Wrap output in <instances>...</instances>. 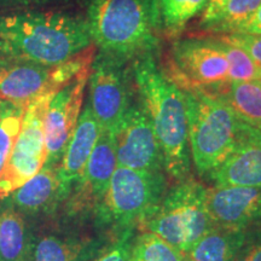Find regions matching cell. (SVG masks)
I'll use <instances>...</instances> for the list:
<instances>
[{
    "instance_id": "6da1fadb",
    "label": "cell",
    "mask_w": 261,
    "mask_h": 261,
    "mask_svg": "<svg viewBox=\"0 0 261 261\" xmlns=\"http://www.w3.org/2000/svg\"><path fill=\"white\" fill-rule=\"evenodd\" d=\"M132 77L154 128L163 171L174 181L185 180L191 171V155L184 93L160 69L154 55L136 58Z\"/></svg>"
},
{
    "instance_id": "7a4b0ae2",
    "label": "cell",
    "mask_w": 261,
    "mask_h": 261,
    "mask_svg": "<svg viewBox=\"0 0 261 261\" xmlns=\"http://www.w3.org/2000/svg\"><path fill=\"white\" fill-rule=\"evenodd\" d=\"M93 45L86 19L62 12L0 17L2 57L54 68Z\"/></svg>"
},
{
    "instance_id": "3957f363",
    "label": "cell",
    "mask_w": 261,
    "mask_h": 261,
    "mask_svg": "<svg viewBox=\"0 0 261 261\" xmlns=\"http://www.w3.org/2000/svg\"><path fill=\"white\" fill-rule=\"evenodd\" d=\"M86 23L99 51L126 61L159 47L155 0H90Z\"/></svg>"
},
{
    "instance_id": "277c9868",
    "label": "cell",
    "mask_w": 261,
    "mask_h": 261,
    "mask_svg": "<svg viewBox=\"0 0 261 261\" xmlns=\"http://www.w3.org/2000/svg\"><path fill=\"white\" fill-rule=\"evenodd\" d=\"M181 91L187 106L191 161L198 174L208 177L233 149L243 121L218 96L198 89Z\"/></svg>"
},
{
    "instance_id": "5b68a950",
    "label": "cell",
    "mask_w": 261,
    "mask_h": 261,
    "mask_svg": "<svg viewBox=\"0 0 261 261\" xmlns=\"http://www.w3.org/2000/svg\"><path fill=\"white\" fill-rule=\"evenodd\" d=\"M167 192L163 172L135 171L117 166L106 194L94 210L99 228L121 233L139 228L156 210Z\"/></svg>"
},
{
    "instance_id": "8992f818",
    "label": "cell",
    "mask_w": 261,
    "mask_h": 261,
    "mask_svg": "<svg viewBox=\"0 0 261 261\" xmlns=\"http://www.w3.org/2000/svg\"><path fill=\"white\" fill-rule=\"evenodd\" d=\"M207 188L185 179L166 192L150 218L139 226L187 255L196 241L213 226L207 211Z\"/></svg>"
},
{
    "instance_id": "52a82bcc",
    "label": "cell",
    "mask_w": 261,
    "mask_h": 261,
    "mask_svg": "<svg viewBox=\"0 0 261 261\" xmlns=\"http://www.w3.org/2000/svg\"><path fill=\"white\" fill-rule=\"evenodd\" d=\"M173 76L179 89H198L218 94L230 84L228 64L221 44L213 35L177 39L171 48Z\"/></svg>"
},
{
    "instance_id": "ba28073f",
    "label": "cell",
    "mask_w": 261,
    "mask_h": 261,
    "mask_svg": "<svg viewBox=\"0 0 261 261\" xmlns=\"http://www.w3.org/2000/svg\"><path fill=\"white\" fill-rule=\"evenodd\" d=\"M55 93L41 94L25 108L14 148L4 172L0 175V200L22 187L45 166V115Z\"/></svg>"
},
{
    "instance_id": "9c48e42d",
    "label": "cell",
    "mask_w": 261,
    "mask_h": 261,
    "mask_svg": "<svg viewBox=\"0 0 261 261\" xmlns=\"http://www.w3.org/2000/svg\"><path fill=\"white\" fill-rule=\"evenodd\" d=\"M126 60L99 51L89 74V104L100 128L113 130L129 107Z\"/></svg>"
},
{
    "instance_id": "30bf717a",
    "label": "cell",
    "mask_w": 261,
    "mask_h": 261,
    "mask_svg": "<svg viewBox=\"0 0 261 261\" xmlns=\"http://www.w3.org/2000/svg\"><path fill=\"white\" fill-rule=\"evenodd\" d=\"M113 133L117 166L135 171L165 172L161 150L143 106L129 104Z\"/></svg>"
},
{
    "instance_id": "8fae6325",
    "label": "cell",
    "mask_w": 261,
    "mask_h": 261,
    "mask_svg": "<svg viewBox=\"0 0 261 261\" xmlns=\"http://www.w3.org/2000/svg\"><path fill=\"white\" fill-rule=\"evenodd\" d=\"M90 69L84 70L54 94L45 115V165L58 166L81 114Z\"/></svg>"
},
{
    "instance_id": "7c38bea8",
    "label": "cell",
    "mask_w": 261,
    "mask_h": 261,
    "mask_svg": "<svg viewBox=\"0 0 261 261\" xmlns=\"http://www.w3.org/2000/svg\"><path fill=\"white\" fill-rule=\"evenodd\" d=\"M117 167L115 139L113 130L102 129L92 150L83 177L71 189L68 201V213L81 215L94 212L106 194Z\"/></svg>"
},
{
    "instance_id": "4fadbf2b",
    "label": "cell",
    "mask_w": 261,
    "mask_h": 261,
    "mask_svg": "<svg viewBox=\"0 0 261 261\" xmlns=\"http://www.w3.org/2000/svg\"><path fill=\"white\" fill-rule=\"evenodd\" d=\"M207 211L212 224L249 230L261 226V189L246 187L207 188Z\"/></svg>"
},
{
    "instance_id": "5bb4252c",
    "label": "cell",
    "mask_w": 261,
    "mask_h": 261,
    "mask_svg": "<svg viewBox=\"0 0 261 261\" xmlns=\"http://www.w3.org/2000/svg\"><path fill=\"white\" fill-rule=\"evenodd\" d=\"M215 187L261 189V132L243 122L233 149L208 175Z\"/></svg>"
},
{
    "instance_id": "9a60e30c",
    "label": "cell",
    "mask_w": 261,
    "mask_h": 261,
    "mask_svg": "<svg viewBox=\"0 0 261 261\" xmlns=\"http://www.w3.org/2000/svg\"><path fill=\"white\" fill-rule=\"evenodd\" d=\"M51 68L0 57V100L27 108L48 90Z\"/></svg>"
},
{
    "instance_id": "2e32d148",
    "label": "cell",
    "mask_w": 261,
    "mask_h": 261,
    "mask_svg": "<svg viewBox=\"0 0 261 261\" xmlns=\"http://www.w3.org/2000/svg\"><path fill=\"white\" fill-rule=\"evenodd\" d=\"M0 201L14 207L27 219L52 213L64 202L58 166L45 165L34 177Z\"/></svg>"
},
{
    "instance_id": "e0dca14e",
    "label": "cell",
    "mask_w": 261,
    "mask_h": 261,
    "mask_svg": "<svg viewBox=\"0 0 261 261\" xmlns=\"http://www.w3.org/2000/svg\"><path fill=\"white\" fill-rule=\"evenodd\" d=\"M100 130L102 128L99 123L94 117L89 104H86L80 114L79 121L71 136L69 144L58 165V178H60L64 201L68 198L74 185L83 177L87 161L99 138Z\"/></svg>"
},
{
    "instance_id": "ac0fdd59",
    "label": "cell",
    "mask_w": 261,
    "mask_h": 261,
    "mask_svg": "<svg viewBox=\"0 0 261 261\" xmlns=\"http://www.w3.org/2000/svg\"><path fill=\"white\" fill-rule=\"evenodd\" d=\"M106 248L103 241L68 232L33 233L28 261H92Z\"/></svg>"
},
{
    "instance_id": "d6986e66",
    "label": "cell",
    "mask_w": 261,
    "mask_h": 261,
    "mask_svg": "<svg viewBox=\"0 0 261 261\" xmlns=\"http://www.w3.org/2000/svg\"><path fill=\"white\" fill-rule=\"evenodd\" d=\"M33 232L27 218L8 203L0 207V261H28Z\"/></svg>"
},
{
    "instance_id": "ffe728a7",
    "label": "cell",
    "mask_w": 261,
    "mask_h": 261,
    "mask_svg": "<svg viewBox=\"0 0 261 261\" xmlns=\"http://www.w3.org/2000/svg\"><path fill=\"white\" fill-rule=\"evenodd\" d=\"M247 230L213 225L187 253L192 261H232L242 246Z\"/></svg>"
},
{
    "instance_id": "44dd1931",
    "label": "cell",
    "mask_w": 261,
    "mask_h": 261,
    "mask_svg": "<svg viewBox=\"0 0 261 261\" xmlns=\"http://www.w3.org/2000/svg\"><path fill=\"white\" fill-rule=\"evenodd\" d=\"M208 0H155V17L160 35L177 38L189 22L204 11Z\"/></svg>"
},
{
    "instance_id": "7402d4cb",
    "label": "cell",
    "mask_w": 261,
    "mask_h": 261,
    "mask_svg": "<svg viewBox=\"0 0 261 261\" xmlns=\"http://www.w3.org/2000/svg\"><path fill=\"white\" fill-rule=\"evenodd\" d=\"M232 108L238 119L261 132V86L259 81L230 83L214 94Z\"/></svg>"
},
{
    "instance_id": "603a6c76",
    "label": "cell",
    "mask_w": 261,
    "mask_h": 261,
    "mask_svg": "<svg viewBox=\"0 0 261 261\" xmlns=\"http://www.w3.org/2000/svg\"><path fill=\"white\" fill-rule=\"evenodd\" d=\"M185 255L151 232L136 236L128 261H181Z\"/></svg>"
},
{
    "instance_id": "cb8c5ba5",
    "label": "cell",
    "mask_w": 261,
    "mask_h": 261,
    "mask_svg": "<svg viewBox=\"0 0 261 261\" xmlns=\"http://www.w3.org/2000/svg\"><path fill=\"white\" fill-rule=\"evenodd\" d=\"M24 108L0 100V175L9 161L23 119Z\"/></svg>"
},
{
    "instance_id": "d4e9b609",
    "label": "cell",
    "mask_w": 261,
    "mask_h": 261,
    "mask_svg": "<svg viewBox=\"0 0 261 261\" xmlns=\"http://www.w3.org/2000/svg\"><path fill=\"white\" fill-rule=\"evenodd\" d=\"M220 44L227 60L230 83H246L261 79V67L246 51L224 41H220Z\"/></svg>"
},
{
    "instance_id": "484cf974",
    "label": "cell",
    "mask_w": 261,
    "mask_h": 261,
    "mask_svg": "<svg viewBox=\"0 0 261 261\" xmlns=\"http://www.w3.org/2000/svg\"><path fill=\"white\" fill-rule=\"evenodd\" d=\"M261 5V0H228L224 12L215 23L207 29L214 34L234 33L247 22Z\"/></svg>"
},
{
    "instance_id": "4316f807",
    "label": "cell",
    "mask_w": 261,
    "mask_h": 261,
    "mask_svg": "<svg viewBox=\"0 0 261 261\" xmlns=\"http://www.w3.org/2000/svg\"><path fill=\"white\" fill-rule=\"evenodd\" d=\"M136 228H127L117 234L115 242L103 249L92 261H128Z\"/></svg>"
},
{
    "instance_id": "83f0119b",
    "label": "cell",
    "mask_w": 261,
    "mask_h": 261,
    "mask_svg": "<svg viewBox=\"0 0 261 261\" xmlns=\"http://www.w3.org/2000/svg\"><path fill=\"white\" fill-rule=\"evenodd\" d=\"M213 37L227 44L241 47L261 67V34L249 33H228V34H213Z\"/></svg>"
},
{
    "instance_id": "f1b7e54d",
    "label": "cell",
    "mask_w": 261,
    "mask_h": 261,
    "mask_svg": "<svg viewBox=\"0 0 261 261\" xmlns=\"http://www.w3.org/2000/svg\"><path fill=\"white\" fill-rule=\"evenodd\" d=\"M232 261H261V226L247 230L242 246Z\"/></svg>"
},
{
    "instance_id": "f546056e",
    "label": "cell",
    "mask_w": 261,
    "mask_h": 261,
    "mask_svg": "<svg viewBox=\"0 0 261 261\" xmlns=\"http://www.w3.org/2000/svg\"><path fill=\"white\" fill-rule=\"evenodd\" d=\"M227 3L228 0H208V4L205 6L201 19L202 29L207 31L218 21V18L220 17L226 8Z\"/></svg>"
},
{
    "instance_id": "4dcf8cb0",
    "label": "cell",
    "mask_w": 261,
    "mask_h": 261,
    "mask_svg": "<svg viewBox=\"0 0 261 261\" xmlns=\"http://www.w3.org/2000/svg\"><path fill=\"white\" fill-rule=\"evenodd\" d=\"M234 33H249V34H261V5L256 10L255 14L248 19L247 22L238 28Z\"/></svg>"
},
{
    "instance_id": "1f68e13d",
    "label": "cell",
    "mask_w": 261,
    "mask_h": 261,
    "mask_svg": "<svg viewBox=\"0 0 261 261\" xmlns=\"http://www.w3.org/2000/svg\"><path fill=\"white\" fill-rule=\"evenodd\" d=\"M51 0H0V6H34L46 4Z\"/></svg>"
},
{
    "instance_id": "d6a6232c",
    "label": "cell",
    "mask_w": 261,
    "mask_h": 261,
    "mask_svg": "<svg viewBox=\"0 0 261 261\" xmlns=\"http://www.w3.org/2000/svg\"><path fill=\"white\" fill-rule=\"evenodd\" d=\"M181 261H192V260H190V259H189V257L187 256V255H185L184 257H182V260Z\"/></svg>"
},
{
    "instance_id": "836d02e7",
    "label": "cell",
    "mask_w": 261,
    "mask_h": 261,
    "mask_svg": "<svg viewBox=\"0 0 261 261\" xmlns=\"http://www.w3.org/2000/svg\"><path fill=\"white\" fill-rule=\"evenodd\" d=\"M259 84H260V86H261V79L259 80Z\"/></svg>"
},
{
    "instance_id": "e575fe53",
    "label": "cell",
    "mask_w": 261,
    "mask_h": 261,
    "mask_svg": "<svg viewBox=\"0 0 261 261\" xmlns=\"http://www.w3.org/2000/svg\"><path fill=\"white\" fill-rule=\"evenodd\" d=\"M0 56H2V52H0Z\"/></svg>"
}]
</instances>
